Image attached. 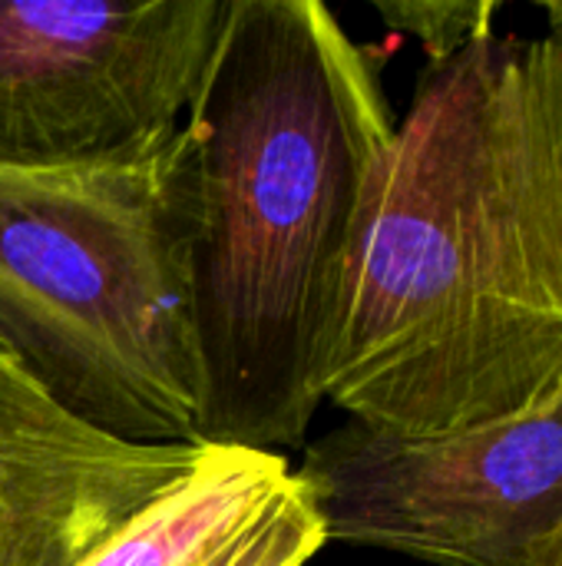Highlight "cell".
<instances>
[{"instance_id": "9c48e42d", "label": "cell", "mask_w": 562, "mask_h": 566, "mask_svg": "<svg viewBox=\"0 0 562 566\" xmlns=\"http://www.w3.org/2000/svg\"><path fill=\"white\" fill-rule=\"evenodd\" d=\"M388 27L421 40L431 63H444L494 33L500 3L490 0H374Z\"/></svg>"}, {"instance_id": "277c9868", "label": "cell", "mask_w": 562, "mask_h": 566, "mask_svg": "<svg viewBox=\"0 0 562 566\" xmlns=\"http://www.w3.org/2000/svg\"><path fill=\"white\" fill-rule=\"evenodd\" d=\"M291 474L325 541L437 566H537L562 531V388L444 434L348 421Z\"/></svg>"}, {"instance_id": "30bf717a", "label": "cell", "mask_w": 562, "mask_h": 566, "mask_svg": "<svg viewBox=\"0 0 562 566\" xmlns=\"http://www.w3.org/2000/svg\"><path fill=\"white\" fill-rule=\"evenodd\" d=\"M537 566H562V531L556 534V541L540 554V560H537Z\"/></svg>"}, {"instance_id": "ba28073f", "label": "cell", "mask_w": 562, "mask_h": 566, "mask_svg": "<svg viewBox=\"0 0 562 566\" xmlns=\"http://www.w3.org/2000/svg\"><path fill=\"white\" fill-rule=\"evenodd\" d=\"M325 544L305 488L288 474V481L232 537L195 566H305Z\"/></svg>"}, {"instance_id": "7a4b0ae2", "label": "cell", "mask_w": 562, "mask_h": 566, "mask_svg": "<svg viewBox=\"0 0 562 566\" xmlns=\"http://www.w3.org/2000/svg\"><path fill=\"white\" fill-rule=\"evenodd\" d=\"M182 126L199 186V444L301 448L397 126L378 60L321 0H225Z\"/></svg>"}, {"instance_id": "5b68a950", "label": "cell", "mask_w": 562, "mask_h": 566, "mask_svg": "<svg viewBox=\"0 0 562 566\" xmlns=\"http://www.w3.org/2000/svg\"><path fill=\"white\" fill-rule=\"evenodd\" d=\"M225 0H0V166L126 153L182 126Z\"/></svg>"}, {"instance_id": "3957f363", "label": "cell", "mask_w": 562, "mask_h": 566, "mask_svg": "<svg viewBox=\"0 0 562 566\" xmlns=\"http://www.w3.org/2000/svg\"><path fill=\"white\" fill-rule=\"evenodd\" d=\"M195 235L185 126L99 159L0 166V342L89 428L202 448Z\"/></svg>"}, {"instance_id": "52a82bcc", "label": "cell", "mask_w": 562, "mask_h": 566, "mask_svg": "<svg viewBox=\"0 0 562 566\" xmlns=\"http://www.w3.org/2000/svg\"><path fill=\"white\" fill-rule=\"evenodd\" d=\"M282 454L209 448L202 468L132 517L79 566H195L232 537L285 481Z\"/></svg>"}, {"instance_id": "6da1fadb", "label": "cell", "mask_w": 562, "mask_h": 566, "mask_svg": "<svg viewBox=\"0 0 562 566\" xmlns=\"http://www.w3.org/2000/svg\"><path fill=\"white\" fill-rule=\"evenodd\" d=\"M427 63L374 176L325 371L368 428L444 434L562 388V3Z\"/></svg>"}, {"instance_id": "8992f818", "label": "cell", "mask_w": 562, "mask_h": 566, "mask_svg": "<svg viewBox=\"0 0 562 566\" xmlns=\"http://www.w3.org/2000/svg\"><path fill=\"white\" fill-rule=\"evenodd\" d=\"M205 458L89 428L0 342V566H79Z\"/></svg>"}]
</instances>
